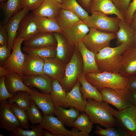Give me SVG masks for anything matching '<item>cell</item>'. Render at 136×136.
<instances>
[{"instance_id":"e0dca14e","label":"cell","mask_w":136,"mask_h":136,"mask_svg":"<svg viewBox=\"0 0 136 136\" xmlns=\"http://www.w3.org/2000/svg\"><path fill=\"white\" fill-rule=\"evenodd\" d=\"M57 42L53 33L39 32L24 41V47L32 48L56 46Z\"/></svg>"},{"instance_id":"9a60e30c","label":"cell","mask_w":136,"mask_h":136,"mask_svg":"<svg viewBox=\"0 0 136 136\" xmlns=\"http://www.w3.org/2000/svg\"><path fill=\"white\" fill-rule=\"evenodd\" d=\"M119 73L125 77L136 75V48L129 47L123 53Z\"/></svg>"},{"instance_id":"8fae6325","label":"cell","mask_w":136,"mask_h":136,"mask_svg":"<svg viewBox=\"0 0 136 136\" xmlns=\"http://www.w3.org/2000/svg\"><path fill=\"white\" fill-rule=\"evenodd\" d=\"M0 126L10 132L11 134L16 133L21 125L13 112L7 100L0 104Z\"/></svg>"},{"instance_id":"db71d44e","label":"cell","mask_w":136,"mask_h":136,"mask_svg":"<svg viewBox=\"0 0 136 136\" xmlns=\"http://www.w3.org/2000/svg\"><path fill=\"white\" fill-rule=\"evenodd\" d=\"M131 92L135 105L136 106V91H132Z\"/></svg>"},{"instance_id":"f35d334b","label":"cell","mask_w":136,"mask_h":136,"mask_svg":"<svg viewBox=\"0 0 136 136\" xmlns=\"http://www.w3.org/2000/svg\"><path fill=\"white\" fill-rule=\"evenodd\" d=\"M118 127L117 129L111 127L104 129L98 125L96 126L94 133L100 136H130L123 129Z\"/></svg>"},{"instance_id":"5b68a950","label":"cell","mask_w":136,"mask_h":136,"mask_svg":"<svg viewBox=\"0 0 136 136\" xmlns=\"http://www.w3.org/2000/svg\"><path fill=\"white\" fill-rule=\"evenodd\" d=\"M83 21L88 27L101 31L115 33L119 29L120 19L116 17H110L99 11L91 12Z\"/></svg>"},{"instance_id":"603a6c76","label":"cell","mask_w":136,"mask_h":136,"mask_svg":"<svg viewBox=\"0 0 136 136\" xmlns=\"http://www.w3.org/2000/svg\"><path fill=\"white\" fill-rule=\"evenodd\" d=\"M32 13L27 14L21 21L17 31L16 38L27 40L40 32Z\"/></svg>"},{"instance_id":"4fadbf2b","label":"cell","mask_w":136,"mask_h":136,"mask_svg":"<svg viewBox=\"0 0 136 136\" xmlns=\"http://www.w3.org/2000/svg\"><path fill=\"white\" fill-rule=\"evenodd\" d=\"M90 28L81 20L63 30L62 34L69 44L74 47L89 32Z\"/></svg>"},{"instance_id":"6f0895ef","label":"cell","mask_w":136,"mask_h":136,"mask_svg":"<svg viewBox=\"0 0 136 136\" xmlns=\"http://www.w3.org/2000/svg\"><path fill=\"white\" fill-rule=\"evenodd\" d=\"M56 2H57L60 4H61L62 0H54Z\"/></svg>"},{"instance_id":"d6a6232c","label":"cell","mask_w":136,"mask_h":136,"mask_svg":"<svg viewBox=\"0 0 136 136\" xmlns=\"http://www.w3.org/2000/svg\"><path fill=\"white\" fill-rule=\"evenodd\" d=\"M51 85V91L50 94L54 105L63 107L66 92L57 80L52 79Z\"/></svg>"},{"instance_id":"ab89813d","label":"cell","mask_w":136,"mask_h":136,"mask_svg":"<svg viewBox=\"0 0 136 136\" xmlns=\"http://www.w3.org/2000/svg\"><path fill=\"white\" fill-rule=\"evenodd\" d=\"M29 121L32 125L40 124L42 121L43 116L39 108L33 101L31 100L30 107L26 111Z\"/></svg>"},{"instance_id":"74e56055","label":"cell","mask_w":136,"mask_h":136,"mask_svg":"<svg viewBox=\"0 0 136 136\" xmlns=\"http://www.w3.org/2000/svg\"><path fill=\"white\" fill-rule=\"evenodd\" d=\"M9 104L11 109L20 122L22 128L26 130H30L29 120L26 111L18 107L15 103H9Z\"/></svg>"},{"instance_id":"d590c367","label":"cell","mask_w":136,"mask_h":136,"mask_svg":"<svg viewBox=\"0 0 136 136\" xmlns=\"http://www.w3.org/2000/svg\"><path fill=\"white\" fill-rule=\"evenodd\" d=\"M8 103H15L19 107L26 111L30 107L31 99L30 95L27 91L17 92L13 97L7 100Z\"/></svg>"},{"instance_id":"3957f363","label":"cell","mask_w":136,"mask_h":136,"mask_svg":"<svg viewBox=\"0 0 136 136\" xmlns=\"http://www.w3.org/2000/svg\"><path fill=\"white\" fill-rule=\"evenodd\" d=\"M85 76L87 81L97 90L108 87L121 92L128 89L127 88L128 78L123 77L119 73H89L85 75Z\"/></svg>"},{"instance_id":"30bf717a","label":"cell","mask_w":136,"mask_h":136,"mask_svg":"<svg viewBox=\"0 0 136 136\" xmlns=\"http://www.w3.org/2000/svg\"><path fill=\"white\" fill-rule=\"evenodd\" d=\"M53 114L43 116L42 121L39 124L45 129L57 136H84L77 129L73 128L71 130L66 129L64 124Z\"/></svg>"},{"instance_id":"d4e9b609","label":"cell","mask_w":136,"mask_h":136,"mask_svg":"<svg viewBox=\"0 0 136 136\" xmlns=\"http://www.w3.org/2000/svg\"><path fill=\"white\" fill-rule=\"evenodd\" d=\"M119 27L118 31L115 33L118 44L119 45L125 44L129 47H134L135 31L125 21L121 20L119 23Z\"/></svg>"},{"instance_id":"f1b7e54d","label":"cell","mask_w":136,"mask_h":136,"mask_svg":"<svg viewBox=\"0 0 136 136\" xmlns=\"http://www.w3.org/2000/svg\"><path fill=\"white\" fill-rule=\"evenodd\" d=\"M34 18L40 32L62 33V29L55 19L35 15Z\"/></svg>"},{"instance_id":"bcb514c9","label":"cell","mask_w":136,"mask_h":136,"mask_svg":"<svg viewBox=\"0 0 136 136\" xmlns=\"http://www.w3.org/2000/svg\"><path fill=\"white\" fill-rule=\"evenodd\" d=\"M11 51L9 50L7 45H4L0 46V66H2L5 62L9 57L11 54Z\"/></svg>"},{"instance_id":"d6986e66","label":"cell","mask_w":136,"mask_h":136,"mask_svg":"<svg viewBox=\"0 0 136 136\" xmlns=\"http://www.w3.org/2000/svg\"><path fill=\"white\" fill-rule=\"evenodd\" d=\"M81 53L83 62L82 73L85 75L89 73L101 72L96 63L95 54L85 46L82 41L76 46Z\"/></svg>"},{"instance_id":"f546056e","label":"cell","mask_w":136,"mask_h":136,"mask_svg":"<svg viewBox=\"0 0 136 136\" xmlns=\"http://www.w3.org/2000/svg\"><path fill=\"white\" fill-rule=\"evenodd\" d=\"M80 111L75 108L71 107L66 109L59 106H54V114L64 124L69 125L74 122L78 117Z\"/></svg>"},{"instance_id":"7dc6e473","label":"cell","mask_w":136,"mask_h":136,"mask_svg":"<svg viewBox=\"0 0 136 136\" xmlns=\"http://www.w3.org/2000/svg\"><path fill=\"white\" fill-rule=\"evenodd\" d=\"M8 41V33L3 25H0V45H7Z\"/></svg>"},{"instance_id":"8d00e7d4","label":"cell","mask_w":136,"mask_h":136,"mask_svg":"<svg viewBox=\"0 0 136 136\" xmlns=\"http://www.w3.org/2000/svg\"><path fill=\"white\" fill-rule=\"evenodd\" d=\"M62 8L70 10L83 21L89 16L88 12L78 3L76 0H62Z\"/></svg>"},{"instance_id":"ba28073f","label":"cell","mask_w":136,"mask_h":136,"mask_svg":"<svg viewBox=\"0 0 136 136\" xmlns=\"http://www.w3.org/2000/svg\"><path fill=\"white\" fill-rule=\"evenodd\" d=\"M113 115L117 126L130 136H136V106L134 105L118 111L115 110Z\"/></svg>"},{"instance_id":"b9f144b4","label":"cell","mask_w":136,"mask_h":136,"mask_svg":"<svg viewBox=\"0 0 136 136\" xmlns=\"http://www.w3.org/2000/svg\"><path fill=\"white\" fill-rule=\"evenodd\" d=\"M5 76H3L0 78V103L13 97L14 95L10 93L8 91L5 84Z\"/></svg>"},{"instance_id":"836d02e7","label":"cell","mask_w":136,"mask_h":136,"mask_svg":"<svg viewBox=\"0 0 136 136\" xmlns=\"http://www.w3.org/2000/svg\"><path fill=\"white\" fill-rule=\"evenodd\" d=\"M56 46L32 48L24 47L23 51L26 53L42 59L56 57Z\"/></svg>"},{"instance_id":"91938a15","label":"cell","mask_w":136,"mask_h":136,"mask_svg":"<svg viewBox=\"0 0 136 136\" xmlns=\"http://www.w3.org/2000/svg\"></svg>"},{"instance_id":"4316f807","label":"cell","mask_w":136,"mask_h":136,"mask_svg":"<svg viewBox=\"0 0 136 136\" xmlns=\"http://www.w3.org/2000/svg\"><path fill=\"white\" fill-rule=\"evenodd\" d=\"M61 8V4L54 0H44L39 7L32 13L36 16L55 19Z\"/></svg>"},{"instance_id":"ee69618b","label":"cell","mask_w":136,"mask_h":136,"mask_svg":"<svg viewBox=\"0 0 136 136\" xmlns=\"http://www.w3.org/2000/svg\"><path fill=\"white\" fill-rule=\"evenodd\" d=\"M131 0H112L117 9L125 16L130 2Z\"/></svg>"},{"instance_id":"2e32d148","label":"cell","mask_w":136,"mask_h":136,"mask_svg":"<svg viewBox=\"0 0 136 136\" xmlns=\"http://www.w3.org/2000/svg\"><path fill=\"white\" fill-rule=\"evenodd\" d=\"M52 80L50 77L44 74L22 77L23 82L28 88L30 89L36 88L41 92L45 94H50L51 92Z\"/></svg>"},{"instance_id":"1f68e13d","label":"cell","mask_w":136,"mask_h":136,"mask_svg":"<svg viewBox=\"0 0 136 136\" xmlns=\"http://www.w3.org/2000/svg\"><path fill=\"white\" fill-rule=\"evenodd\" d=\"M93 124L87 114L83 112L80 114L74 122L69 126L77 129L83 133L84 136H89L93 128Z\"/></svg>"},{"instance_id":"816d5d0a","label":"cell","mask_w":136,"mask_h":136,"mask_svg":"<svg viewBox=\"0 0 136 136\" xmlns=\"http://www.w3.org/2000/svg\"><path fill=\"white\" fill-rule=\"evenodd\" d=\"M12 72L6 68L3 67L2 66H0V77L6 76Z\"/></svg>"},{"instance_id":"484cf974","label":"cell","mask_w":136,"mask_h":136,"mask_svg":"<svg viewBox=\"0 0 136 136\" xmlns=\"http://www.w3.org/2000/svg\"><path fill=\"white\" fill-rule=\"evenodd\" d=\"M5 81L8 91L13 95L19 91H25L28 92L31 90L24 84L22 77L15 72H12L6 75Z\"/></svg>"},{"instance_id":"e575fe53","label":"cell","mask_w":136,"mask_h":136,"mask_svg":"<svg viewBox=\"0 0 136 136\" xmlns=\"http://www.w3.org/2000/svg\"><path fill=\"white\" fill-rule=\"evenodd\" d=\"M23 0H7L1 5L4 10V23L16 13L23 9Z\"/></svg>"},{"instance_id":"60d3db41","label":"cell","mask_w":136,"mask_h":136,"mask_svg":"<svg viewBox=\"0 0 136 136\" xmlns=\"http://www.w3.org/2000/svg\"><path fill=\"white\" fill-rule=\"evenodd\" d=\"M30 127L31 130H25L19 128L16 133L14 134L10 133V135L14 136H43L44 130L39 124L30 125Z\"/></svg>"},{"instance_id":"9c48e42d","label":"cell","mask_w":136,"mask_h":136,"mask_svg":"<svg viewBox=\"0 0 136 136\" xmlns=\"http://www.w3.org/2000/svg\"><path fill=\"white\" fill-rule=\"evenodd\" d=\"M24 40L23 38L15 39L12 52L2 66L22 77L24 76L23 69L25 55L22 52L21 47L22 43Z\"/></svg>"},{"instance_id":"8992f818","label":"cell","mask_w":136,"mask_h":136,"mask_svg":"<svg viewBox=\"0 0 136 136\" xmlns=\"http://www.w3.org/2000/svg\"><path fill=\"white\" fill-rule=\"evenodd\" d=\"M116 38L115 33L101 31L90 28L82 40L86 47L95 54L105 47H110L111 41Z\"/></svg>"},{"instance_id":"680465c9","label":"cell","mask_w":136,"mask_h":136,"mask_svg":"<svg viewBox=\"0 0 136 136\" xmlns=\"http://www.w3.org/2000/svg\"><path fill=\"white\" fill-rule=\"evenodd\" d=\"M0 136H3V135H2V134H0Z\"/></svg>"},{"instance_id":"7402d4cb","label":"cell","mask_w":136,"mask_h":136,"mask_svg":"<svg viewBox=\"0 0 136 136\" xmlns=\"http://www.w3.org/2000/svg\"><path fill=\"white\" fill-rule=\"evenodd\" d=\"M53 34L57 42L56 57L66 64L73 56L75 47L69 44L62 33L54 32Z\"/></svg>"},{"instance_id":"681fc988","label":"cell","mask_w":136,"mask_h":136,"mask_svg":"<svg viewBox=\"0 0 136 136\" xmlns=\"http://www.w3.org/2000/svg\"><path fill=\"white\" fill-rule=\"evenodd\" d=\"M92 0H80V2L81 5L86 9L90 11L89 5Z\"/></svg>"},{"instance_id":"7a4b0ae2","label":"cell","mask_w":136,"mask_h":136,"mask_svg":"<svg viewBox=\"0 0 136 136\" xmlns=\"http://www.w3.org/2000/svg\"><path fill=\"white\" fill-rule=\"evenodd\" d=\"M129 47L124 44L114 47H108L95 54L96 62L100 72L119 73L121 56Z\"/></svg>"},{"instance_id":"ffe728a7","label":"cell","mask_w":136,"mask_h":136,"mask_svg":"<svg viewBox=\"0 0 136 136\" xmlns=\"http://www.w3.org/2000/svg\"><path fill=\"white\" fill-rule=\"evenodd\" d=\"M89 10L91 12L99 11L107 15L115 14L120 20L125 21V15L117 9L112 0H92Z\"/></svg>"},{"instance_id":"f5cc1de1","label":"cell","mask_w":136,"mask_h":136,"mask_svg":"<svg viewBox=\"0 0 136 136\" xmlns=\"http://www.w3.org/2000/svg\"><path fill=\"white\" fill-rule=\"evenodd\" d=\"M43 136H57L50 132L46 131L44 130L43 133Z\"/></svg>"},{"instance_id":"52a82bcc","label":"cell","mask_w":136,"mask_h":136,"mask_svg":"<svg viewBox=\"0 0 136 136\" xmlns=\"http://www.w3.org/2000/svg\"><path fill=\"white\" fill-rule=\"evenodd\" d=\"M101 93L103 101L121 110L135 105L131 92L128 89L119 92L112 88L104 87L98 89Z\"/></svg>"},{"instance_id":"44dd1931","label":"cell","mask_w":136,"mask_h":136,"mask_svg":"<svg viewBox=\"0 0 136 136\" xmlns=\"http://www.w3.org/2000/svg\"><path fill=\"white\" fill-rule=\"evenodd\" d=\"M81 84L78 80L75 86L70 91L66 92L63 108L72 107L84 112L87 100L82 97L80 90Z\"/></svg>"},{"instance_id":"6da1fadb","label":"cell","mask_w":136,"mask_h":136,"mask_svg":"<svg viewBox=\"0 0 136 136\" xmlns=\"http://www.w3.org/2000/svg\"><path fill=\"white\" fill-rule=\"evenodd\" d=\"M84 112L93 124H97L106 128L117 126L113 113L115 110L103 101H99L87 98Z\"/></svg>"},{"instance_id":"4dcf8cb0","label":"cell","mask_w":136,"mask_h":136,"mask_svg":"<svg viewBox=\"0 0 136 136\" xmlns=\"http://www.w3.org/2000/svg\"><path fill=\"white\" fill-rule=\"evenodd\" d=\"M55 19L63 30L81 20L72 11L61 8Z\"/></svg>"},{"instance_id":"7c38bea8","label":"cell","mask_w":136,"mask_h":136,"mask_svg":"<svg viewBox=\"0 0 136 136\" xmlns=\"http://www.w3.org/2000/svg\"><path fill=\"white\" fill-rule=\"evenodd\" d=\"M29 10L27 7L23 8L11 17L3 25L8 36L7 47L11 51L13 49L14 40L16 38L20 23L23 19L28 14Z\"/></svg>"},{"instance_id":"5bb4252c","label":"cell","mask_w":136,"mask_h":136,"mask_svg":"<svg viewBox=\"0 0 136 136\" xmlns=\"http://www.w3.org/2000/svg\"><path fill=\"white\" fill-rule=\"evenodd\" d=\"M43 59L44 74L61 83L64 77L66 64L56 57Z\"/></svg>"},{"instance_id":"f6af8a7d","label":"cell","mask_w":136,"mask_h":136,"mask_svg":"<svg viewBox=\"0 0 136 136\" xmlns=\"http://www.w3.org/2000/svg\"><path fill=\"white\" fill-rule=\"evenodd\" d=\"M136 10V0L130 2L125 14V21L130 24L133 15Z\"/></svg>"},{"instance_id":"7bdbcfd3","label":"cell","mask_w":136,"mask_h":136,"mask_svg":"<svg viewBox=\"0 0 136 136\" xmlns=\"http://www.w3.org/2000/svg\"><path fill=\"white\" fill-rule=\"evenodd\" d=\"M44 0H23V8H27L29 10L35 11L40 6Z\"/></svg>"},{"instance_id":"f907efd6","label":"cell","mask_w":136,"mask_h":136,"mask_svg":"<svg viewBox=\"0 0 136 136\" xmlns=\"http://www.w3.org/2000/svg\"><path fill=\"white\" fill-rule=\"evenodd\" d=\"M130 25L134 31H136V10L133 15Z\"/></svg>"},{"instance_id":"c3c4849f","label":"cell","mask_w":136,"mask_h":136,"mask_svg":"<svg viewBox=\"0 0 136 136\" xmlns=\"http://www.w3.org/2000/svg\"><path fill=\"white\" fill-rule=\"evenodd\" d=\"M128 79L127 88L130 92L136 91V75L127 77Z\"/></svg>"},{"instance_id":"9f6ffc18","label":"cell","mask_w":136,"mask_h":136,"mask_svg":"<svg viewBox=\"0 0 136 136\" xmlns=\"http://www.w3.org/2000/svg\"><path fill=\"white\" fill-rule=\"evenodd\" d=\"M6 0H0V2L1 4V5H2L4 3V2Z\"/></svg>"},{"instance_id":"11a10c76","label":"cell","mask_w":136,"mask_h":136,"mask_svg":"<svg viewBox=\"0 0 136 136\" xmlns=\"http://www.w3.org/2000/svg\"><path fill=\"white\" fill-rule=\"evenodd\" d=\"M133 40L134 43V47L136 48V31H135L134 35Z\"/></svg>"},{"instance_id":"83f0119b","label":"cell","mask_w":136,"mask_h":136,"mask_svg":"<svg viewBox=\"0 0 136 136\" xmlns=\"http://www.w3.org/2000/svg\"><path fill=\"white\" fill-rule=\"evenodd\" d=\"M78 80L81 84L80 90L83 99L87 100V98H90L99 101H103L101 93L87 81L84 75L82 73Z\"/></svg>"},{"instance_id":"cb8c5ba5","label":"cell","mask_w":136,"mask_h":136,"mask_svg":"<svg viewBox=\"0 0 136 136\" xmlns=\"http://www.w3.org/2000/svg\"><path fill=\"white\" fill-rule=\"evenodd\" d=\"M25 55V58L23 69L24 76L44 74V59L27 53Z\"/></svg>"},{"instance_id":"ac0fdd59","label":"cell","mask_w":136,"mask_h":136,"mask_svg":"<svg viewBox=\"0 0 136 136\" xmlns=\"http://www.w3.org/2000/svg\"><path fill=\"white\" fill-rule=\"evenodd\" d=\"M31 99L35 103L42 111L43 115L53 114L54 104L50 94L40 92L35 88H32L28 92Z\"/></svg>"},{"instance_id":"277c9868","label":"cell","mask_w":136,"mask_h":136,"mask_svg":"<svg viewBox=\"0 0 136 136\" xmlns=\"http://www.w3.org/2000/svg\"><path fill=\"white\" fill-rule=\"evenodd\" d=\"M83 67L81 54L75 46L71 59L66 64L64 77L60 83L66 92L71 90L76 84L82 73Z\"/></svg>"}]
</instances>
